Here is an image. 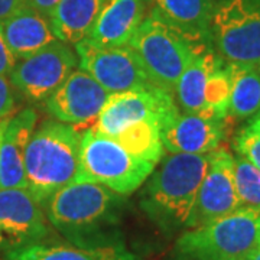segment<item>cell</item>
Segmentation results:
<instances>
[{"label": "cell", "mask_w": 260, "mask_h": 260, "mask_svg": "<svg viewBox=\"0 0 260 260\" xmlns=\"http://www.w3.org/2000/svg\"><path fill=\"white\" fill-rule=\"evenodd\" d=\"M232 67L233 90L229 116L249 119L260 112V70L253 65L232 64Z\"/></svg>", "instance_id": "23"}, {"label": "cell", "mask_w": 260, "mask_h": 260, "mask_svg": "<svg viewBox=\"0 0 260 260\" xmlns=\"http://www.w3.org/2000/svg\"><path fill=\"white\" fill-rule=\"evenodd\" d=\"M234 184L242 207L260 210V169L242 155H234Z\"/></svg>", "instance_id": "25"}, {"label": "cell", "mask_w": 260, "mask_h": 260, "mask_svg": "<svg viewBox=\"0 0 260 260\" xmlns=\"http://www.w3.org/2000/svg\"><path fill=\"white\" fill-rule=\"evenodd\" d=\"M149 0H106L88 41L102 47H124L146 18Z\"/></svg>", "instance_id": "16"}, {"label": "cell", "mask_w": 260, "mask_h": 260, "mask_svg": "<svg viewBox=\"0 0 260 260\" xmlns=\"http://www.w3.org/2000/svg\"><path fill=\"white\" fill-rule=\"evenodd\" d=\"M227 135V119H208L179 113L160 129L164 148L171 153L208 155L221 146Z\"/></svg>", "instance_id": "14"}, {"label": "cell", "mask_w": 260, "mask_h": 260, "mask_svg": "<svg viewBox=\"0 0 260 260\" xmlns=\"http://www.w3.org/2000/svg\"><path fill=\"white\" fill-rule=\"evenodd\" d=\"M155 165L135 158L113 138L90 127L81 136L77 182H94L129 197L146 182Z\"/></svg>", "instance_id": "5"}, {"label": "cell", "mask_w": 260, "mask_h": 260, "mask_svg": "<svg viewBox=\"0 0 260 260\" xmlns=\"http://www.w3.org/2000/svg\"><path fill=\"white\" fill-rule=\"evenodd\" d=\"M6 260H143L124 244L78 247L68 242L38 243L6 254Z\"/></svg>", "instance_id": "19"}, {"label": "cell", "mask_w": 260, "mask_h": 260, "mask_svg": "<svg viewBox=\"0 0 260 260\" xmlns=\"http://www.w3.org/2000/svg\"><path fill=\"white\" fill-rule=\"evenodd\" d=\"M247 126H249V127H250V129L253 130V132H254V133H256V135H257V136L260 138V126H259V124H254L253 121H250V123H249Z\"/></svg>", "instance_id": "32"}, {"label": "cell", "mask_w": 260, "mask_h": 260, "mask_svg": "<svg viewBox=\"0 0 260 260\" xmlns=\"http://www.w3.org/2000/svg\"><path fill=\"white\" fill-rule=\"evenodd\" d=\"M259 246H260V244H259Z\"/></svg>", "instance_id": "36"}, {"label": "cell", "mask_w": 260, "mask_h": 260, "mask_svg": "<svg viewBox=\"0 0 260 260\" xmlns=\"http://www.w3.org/2000/svg\"><path fill=\"white\" fill-rule=\"evenodd\" d=\"M233 90V67L230 62H221L210 74L204 91V106L200 116L208 119L225 120L230 110V99Z\"/></svg>", "instance_id": "24"}, {"label": "cell", "mask_w": 260, "mask_h": 260, "mask_svg": "<svg viewBox=\"0 0 260 260\" xmlns=\"http://www.w3.org/2000/svg\"><path fill=\"white\" fill-rule=\"evenodd\" d=\"M181 113L175 95L159 87L110 94L93 127L116 138L127 126L148 119L158 120L160 129Z\"/></svg>", "instance_id": "9"}, {"label": "cell", "mask_w": 260, "mask_h": 260, "mask_svg": "<svg viewBox=\"0 0 260 260\" xmlns=\"http://www.w3.org/2000/svg\"><path fill=\"white\" fill-rule=\"evenodd\" d=\"M8 121H9V119H8V120L0 121V142H2V138H3L5 129H6V126H8Z\"/></svg>", "instance_id": "33"}, {"label": "cell", "mask_w": 260, "mask_h": 260, "mask_svg": "<svg viewBox=\"0 0 260 260\" xmlns=\"http://www.w3.org/2000/svg\"><path fill=\"white\" fill-rule=\"evenodd\" d=\"M18 99L19 95L12 87L9 78L0 75V121L8 120L16 113Z\"/></svg>", "instance_id": "27"}, {"label": "cell", "mask_w": 260, "mask_h": 260, "mask_svg": "<svg viewBox=\"0 0 260 260\" xmlns=\"http://www.w3.org/2000/svg\"><path fill=\"white\" fill-rule=\"evenodd\" d=\"M236 153L249 159L254 167L260 169V138L246 124L233 140Z\"/></svg>", "instance_id": "26"}, {"label": "cell", "mask_w": 260, "mask_h": 260, "mask_svg": "<svg viewBox=\"0 0 260 260\" xmlns=\"http://www.w3.org/2000/svg\"><path fill=\"white\" fill-rule=\"evenodd\" d=\"M149 13L182 34L191 42L210 47L208 28L213 0H149Z\"/></svg>", "instance_id": "18"}, {"label": "cell", "mask_w": 260, "mask_h": 260, "mask_svg": "<svg viewBox=\"0 0 260 260\" xmlns=\"http://www.w3.org/2000/svg\"><path fill=\"white\" fill-rule=\"evenodd\" d=\"M106 0H61L49 13V23L58 41L75 47L88 38Z\"/></svg>", "instance_id": "20"}, {"label": "cell", "mask_w": 260, "mask_h": 260, "mask_svg": "<svg viewBox=\"0 0 260 260\" xmlns=\"http://www.w3.org/2000/svg\"><path fill=\"white\" fill-rule=\"evenodd\" d=\"M78 67L109 93L156 87L149 80L139 56L129 47H102L88 39L75 45Z\"/></svg>", "instance_id": "10"}, {"label": "cell", "mask_w": 260, "mask_h": 260, "mask_svg": "<svg viewBox=\"0 0 260 260\" xmlns=\"http://www.w3.org/2000/svg\"><path fill=\"white\" fill-rule=\"evenodd\" d=\"M39 114L34 107H25L8 121L0 142V189H28L25 175V155Z\"/></svg>", "instance_id": "15"}, {"label": "cell", "mask_w": 260, "mask_h": 260, "mask_svg": "<svg viewBox=\"0 0 260 260\" xmlns=\"http://www.w3.org/2000/svg\"><path fill=\"white\" fill-rule=\"evenodd\" d=\"M16 62H18V59L15 58V55L12 54V51L8 47L5 37H3L2 25H0V75L9 77Z\"/></svg>", "instance_id": "28"}, {"label": "cell", "mask_w": 260, "mask_h": 260, "mask_svg": "<svg viewBox=\"0 0 260 260\" xmlns=\"http://www.w3.org/2000/svg\"><path fill=\"white\" fill-rule=\"evenodd\" d=\"M127 45L139 56L149 80L174 95L178 81L195 52L208 47L191 42L152 13L146 15Z\"/></svg>", "instance_id": "6"}, {"label": "cell", "mask_w": 260, "mask_h": 260, "mask_svg": "<svg viewBox=\"0 0 260 260\" xmlns=\"http://www.w3.org/2000/svg\"><path fill=\"white\" fill-rule=\"evenodd\" d=\"M28 5V0H0V20L9 18L15 12Z\"/></svg>", "instance_id": "29"}, {"label": "cell", "mask_w": 260, "mask_h": 260, "mask_svg": "<svg viewBox=\"0 0 260 260\" xmlns=\"http://www.w3.org/2000/svg\"><path fill=\"white\" fill-rule=\"evenodd\" d=\"M210 47L198 49L188 62L175 88V100L182 113L200 114L204 106L205 84L214 68L221 62Z\"/></svg>", "instance_id": "21"}, {"label": "cell", "mask_w": 260, "mask_h": 260, "mask_svg": "<svg viewBox=\"0 0 260 260\" xmlns=\"http://www.w3.org/2000/svg\"><path fill=\"white\" fill-rule=\"evenodd\" d=\"M127 197L94 182H71L42 205L52 229L78 247L123 243Z\"/></svg>", "instance_id": "1"}, {"label": "cell", "mask_w": 260, "mask_h": 260, "mask_svg": "<svg viewBox=\"0 0 260 260\" xmlns=\"http://www.w3.org/2000/svg\"><path fill=\"white\" fill-rule=\"evenodd\" d=\"M260 244V210L240 207L213 223L188 229L174 246V260H246Z\"/></svg>", "instance_id": "4"}, {"label": "cell", "mask_w": 260, "mask_h": 260, "mask_svg": "<svg viewBox=\"0 0 260 260\" xmlns=\"http://www.w3.org/2000/svg\"><path fill=\"white\" fill-rule=\"evenodd\" d=\"M61 0H28V6L35 9L39 13H42L44 16H49V13L54 10L56 5Z\"/></svg>", "instance_id": "30"}, {"label": "cell", "mask_w": 260, "mask_h": 260, "mask_svg": "<svg viewBox=\"0 0 260 260\" xmlns=\"http://www.w3.org/2000/svg\"><path fill=\"white\" fill-rule=\"evenodd\" d=\"M113 139L135 158L146 160L152 165H156L165 156V148L160 138V126L155 119L133 123L121 130Z\"/></svg>", "instance_id": "22"}, {"label": "cell", "mask_w": 260, "mask_h": 260, "mask_svg": "<svg viewBox=\"0 0 260 260\" xmlns=\"http://www.w3.org/2000/svg\"><path fill=\"white\" fill-rule=\"evenodd\" d=\"M3 37L15 58L20 61L55 42L49 19L28 5L0 20Z\"/></svg>", "instance_id": "17"}, {"label": "cell", "mask_w": 260, "mask_h": 260, "mask_svg": "<svg viewBox=\"0 0 260 260\" xmlns=\"http://www.w3.org/2000/svg\"><path fill=\"white\" fill-rule=\"evenodd\" d=\"M259 70H260V65H259Z\"/></svg>", "instance_id": "35"}, {"label": "cell", "mask_w": 260, "mask_h": 260, "mask_svg": "<svg viewBox=\"0 0 260 260\" xmlns=\"http://www.w3.org/2000/svg\"><path fill=\"white\" fill-rule=\"evenodd\" d=\"M250 121H253L254 124H259V126H260V112L257 113L256 116H253V117H251V120H250Z\"/></svg>", "instance_id": "34"}, {"label": "cell", "mask_w": 260, "mask_h": 260, "mask_svg": "<svg viewBox=\"0 0 260 260\" xmlns=\"http://www.w3.org/2000/svg\"><path fill=\"white\" fill-rule=\"evenodd\" d=\"M81 133L73 124L48 119L35 127L25 155L28 191L41 205L74 182L80 165Z\"/></svg>", "instance_id": "3"}, {"label": "cell", "mask_w": 260, "mask_h": 260, "mask_svg": "<svg viewBox=\"0 0 260 260\" xmlns=\"http://www.w3.org/2000/svg\"><path fill=\"white\" fill-rule=\"evenodd\" d=\"M207 169L208 155L172 153L146 179L140 208L164 234L188 229Z\"/></svg>", "instance_id": "2"}, {"label": "cell", "mask_w": 260, "mask_h": 260, "mask_svg": "<svg viewBox=\"0 0 260 260\" xmlns=\"http://www.w3.org/2000/svg\"><path fill=\"white\" fill-rule=\"evenodd\" d=\"M51 236L47 214L28 189H0V253L48 242Z\"/></svg>", "instance_id": "11"}, {"label": "cell", "mask_w": 260, "mask_h": 260, "mask_svg": "<svg viewBox=\"0 0 260 260\" xmlns=\"http://www.w3.org/2000/svg\"><path fill=\"white\" fill-rule=\"evenodd\" d=\"M110 94L88 73L78 68L48 97L45 109L55 120L73 126L84 124L99 117Z\"/></svg>", "instance_id": "13"}, {"label": "cell", "mask_w": 260, "mask_h": 260, "mask_svg": "<svg viewBox=\"0 0 260 260\" xmlns=\"http://www.w3.org/2000/svg\"><path fill=\"white\" fill-rule=\"evenodd\" d=\"M240 207L234 184V155L224 148L215 149L208 153V169L200 186L188 229L213 223Z\"/></svg>", "instance_id": "12"}, {"label": "cell", "mask_w": 260, "mask_h": 260, "mask_svg": "<svg viewBox=\"0 0 260 260\" xmlns=\"http://www.w3.org/2000/svg\"><path fill=\"white\" fill-rule=\"evenodd\" d=\"M246 260H260V246H257L254 250L251 251L250 254L247 256V259Z\"/></svg>", "instance_id": "31"}, {"label": "cell", "mask_w": 260, "mask_h": 260, "mask_svg": "<svg viewBox=\"0 0 260 260\" xmlns=\"http://www.w3.org/2000/svg\"><path fill=\"white\" fill-rule=\"evenodd\" d=\"M78 55L73 45L62 41L49 44L37 54L20 59L9 75L19 99L29 104H41L77 70Z\"/></svg>", "instance_id": "8"}, {"label": "cell", "mask_w": 260, "mask_h": 260, "mask_svg": "<svg viewBox=\"0 0 260 260\" xmlns=\"http://www.w3.org/2000/svg\"><path fill=\"white\" fill-rule=\"evenodd\" d=\"M210 47L225 62L260 65V0H213Z\"/></svg>", "instance_id": "7"}]
</instances>
